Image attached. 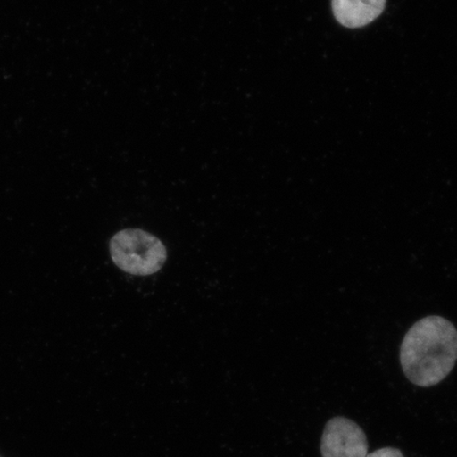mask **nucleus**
<instances>
[{
    "label": "nucleus",
    "instance_id": "39448f33",
    "mask_svg": "<svg viewBox=\"0 0 457 457\" xmlns=\"http://www.w3.org/2000/svg\"><path fill=\"white\" fill-rule=\"evenodd\" d=\"M367 457H403V453L395 448H382L375 453L368 454Z\"/></svg>",
    "mask_w": 457,
    "mask_h": 457
},
{
    "label": "nucleus",
    "instance_id": "7ed1b4c3",
    "mask_svg": "<svg viewBox=\"0 0 457 457\" xmlns=\"http://www.w3.org/2000/svg\"><path fill=\"white\" fill-rule=\"evenodd\" d=\"M368 439L355 421L335 417L324 428L322 457H367Z\"/></svg>",
    "mask_w": 457,
    "mask_h": 457
},
{
    "label": "nucleus",
    "instance_id": "f03ea898",
    "mask_svg": "<svg viewBox=\"0 0 457 457\" xmlns=\"http://www.w3.org/2000/svg\"><path fill=\"white\" fill-rule=\"evenodd\" d=\"M112 259L120 270L134 276H151L167 261L164 245L151 233L140 228H125L111 241Z\"/></svg>",
    "mask_w": 457,
    "mask_h": 457
},
{
    "label": "nucleus",
    "instance_id": "f257e3e1",
    "mask_svg": "<svg viewBox=\"0 0 457 457\" xmlns=\"http://www.w3.org/2000/svg\"><path fill=\"white\" fill-rule=\"evenodd\" d=\"M457 360V330L442 317H427L415 323L405 335L400 361L412 384L432 386L439 384L454 368Z\"/></svg>",
    "mask_w": 457,
    "mask_h": 457
},
{
    "label": "nucleus",
    "instance_id": "20e7f679",
    "mask_svg": "<svg viewBox=\"0 0 457 457\" xmlns=\"http://www.w3.org/2000/svg\"><path fill=\"white\" fill-rule=\"evenodd\" d=\"M386 0H331L336 20L347 28L370 24L384 12Z\"/></svg>",
    "mask_w": 457,
    "mask_h": 457
}]
</instances>
